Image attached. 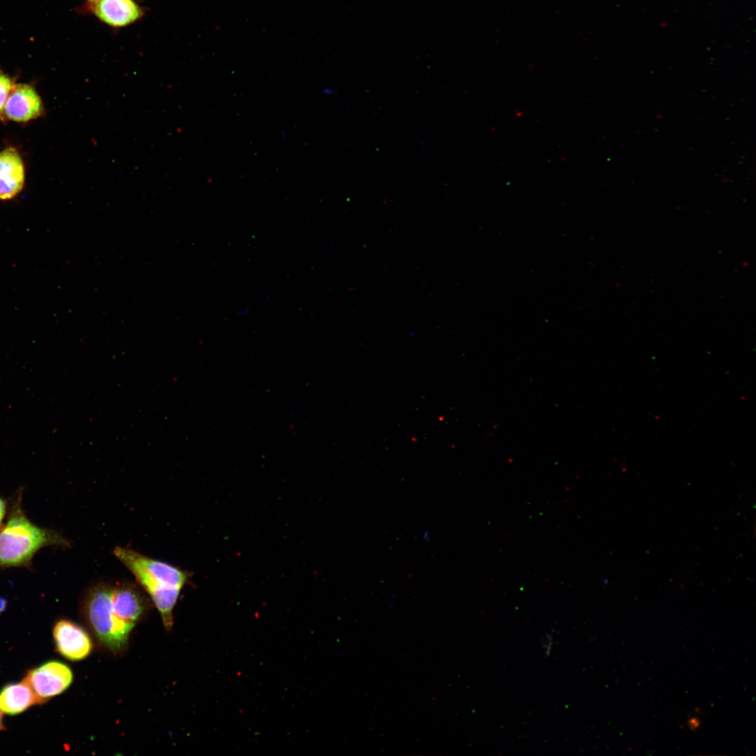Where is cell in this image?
Listing matches in <instances>:
<instances>
[{
    "instance_id": "cell-1",
    "label": "cell",
    "mask_w": 756,
    "mask_h": 756,
    "mask_svg": "<svg viewBox=\"0 0 756 756\" xmlns=\"http://www.w3.org/2000/svg\"><path fill=\"white\" fill-rule=\"evenodd\" d=\"M22 489L9 503L6 521L0 528V568L31 569L37 552L46 547L66 548L70 541L59 532L34 524L26 515Z\"/></svg>"
},
{
    "instance_id": "cell-2",
    "label": "cell",
    "mask_w": 756,
    "mask_h": 756,
    "mask_svg": "<svg viewBox=\"0 0 756 756\" xmlns=\"http://www.w3.org/2000/svg\"><path fill=\"white\" fill-rule=\"evenodd\" d=\"M114 555L134 575L158 608L167 629L173 624V610L188 580L186 572L144 556L131 548L116 547Z\"/></svg>"
},
{
    "instance_id": "cell-3",
    "label": "cell",
    "mask_w": 756,
    "mask_h": 756,
    "mask_svg": "<svg viewBox=\"0 0 756 756\" xmlns=\"http://www.w3.org/2000/svg\"><path fill=\"white\" fill-rule=\"evenodd\" d=\"M85 616L99 641L114 652L127 645L134 626L113 594V584L99 582L87 592L83 603Z\"/></svg>"
},
{
    "instance_id": "cell-4",
    "label": "cell",
    "mask_w": 756,
    "mask_h": 756,
    "mask_svg": "<svg viewBox=\"0 0 756 756\" xmlns=\"http://www.w3.org/2000/svg\"><path fill=\"white\" fill-rule=\"evenodd\" d=\"M23 680L31 688L41 705L71 685L73 673L66 664L49 660L28 669Z\"/></svg>"
},
{
    "instance_id": "cell-5",
    "label": "cell",
    "mask_w": 756,
    "mask_h": 756,
    "mask_svg": "<svg viewBox=\"0 0 756 756\" xmlns=\"http://www.w3.org/2000/svg\"><path fill=\"white\" fill-rule=\"evenodd\" d=\"M79 11L115 29L138 22L146 14V8L136 0H96L85 3Z\"/></svg>"
},
{
    "instance_id": "cell-6",
    "label": "cell",
    "mask_w": 756,
    "mask_h": 756,
    "mask_svg": "<svg viewBox=\"0 0 756 756\" xmlns=\"http://www.w3.org/2000/svg\"><path fill=\"white\" fill-rule=\"evenodd\" d=\"M56 651L70 661H80L91 652L92 643L86 631L66 619L57 620L52 626Z\"/></svg>"
},
{
    "instance_id": "cell-7",
    "label": "cell",
    "mask_w": 756,
    "mask_h": 756,
    "mask_svg": "<svg viewBox=\"0 0 756 756\" xmlns=\"http://www.w3.org/2000/svg\"><path fill=\"white\" fill-rule=\"evenodd\" d=\"M44 111L42 100L29 84H15L4 106V117L25 122L41 116Z\"/></svg>"
},
{
    "instance_id": "cell-8",
    "label": "cell",
    "mask_w": 756,
    "mask_h": 756,
    "mask_svg": "<svg viewBox=\"0 0 756 756\" xmlns=\"http://www.w3.org/2000/svg\"><path fill=\"white\" fill-rule=\"evenodd\" d=\"M24 166L18 151L12 147L0 152V200L15 197L24 183Z\"/></svg>"
},
{
    "instance_id": "cell-9",
    "label": "cell",
    "mask_w": 756,
    "mask_h": 756,
    "mask_svg": "<svg viewBox=\"0 0 756 756\" xmlns=\"http://www.w3.org/2000/svg\"><path fill=\"white\" fill-rule=\"evenodd\" d=\"M39 701L31 688L24 680L5 685L0 690V710L6 715L20 714Z\"/></svg>"
},
{
    "instance_id": "cell-10",
    "label": "cell",
    "mask_w": 756,
    "mask_h": 756,
    "mask_svg": "<svg viewBox=\"0 0 756 756\" xmlns=\"http://www.w3.org/2000/svg\"><path fill=\"white\" fill-rule=\"evenodd\" d=\"M15 84L11 76L0 69V119L4 118V106Z\"/></svg>"
},
{
    "instance_id": "cell-11",
    "label": "cell",
    "mask_w": 756,
    "mask_h": 756,
    "mask_svg": "<svg viewBox=\"0 0 756 756\" xmlns=\"http://www.w3.org/2000/svg\"><path fill=\"white\" fill-rule=\"evenodd\" d=\"M9 507V503L6 499L3 498L0 495V528L4 525V519L6 518Z\"/></svg>"
},
{
    "instance_id": "cell-12",
    "label": "cell",
    "mask_w": 756,
    "mask_h": 756,
    "mask_svg": "<svg viewBox=\"0 0 756 756\" xmlns=\"http://www.w3.org/2000/svg\"><path fill=\"white\" fill-rule=\"evenodd\" d=\"M6 601L0 597V614L6 609Z\"/></svg>"
},
{
    "instance_id": "cell-13",
    "label": "cell",
    "mask_w": 756,
    "mask_h": 756,
    "mask_svg": "<svg viewBox=\"0 0 756 756\" xmlns=\"http://www.w3.org/2000/svg\"><path fill=\"white\" fill-rule=\"evenodd\" d=\"M248 312H249V309L248 307H246L244 309H240V310L237 311L236 312V314L237 316H243V315H246V314H248Z\"/></svg>"
},
{
    "instance_id": "cell-14",
    "label": "cell",
    "mask_w": 756,
    "mask_h": 756,
    "mask_svg": "<svg viewBox=\"0 0 756 756\" xmlns=\"http://www.w3.org/2000/svg\"><path fill=\"white\" fill-rule=\"evenodd\" d=\"M6 727L4 724L3 713L0 710V732L5 730Z\"/></svg>"
},
{
    "instance_id": "cell-15",
    "label": "cell",
    "mask_w": 756,
    "mask_h": 756,
    "mask_svg": "<svg viewBox=\"0 0 756 756\" xmlns=\"http://www.w3.org/2000/svg\"><path fill=\"white\" fill-rule=\"evenodd\" d=\"M85 1H86V3H91V2L95 1L96 0H85Z\"/></svg>"
}]
</instances>
